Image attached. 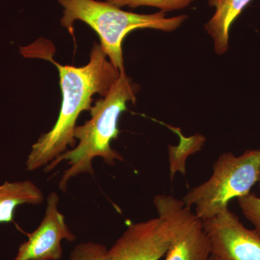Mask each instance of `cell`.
Wrapping results in <instances>:
<instances>
[{
    "mask_svg": "<svg viewBox=\"0 0 260 260\" xmlns=\"http://www.w3.org/2000/svg\"><path fill=\"white\" fill-rule=\"evenodd\" d=\"M153 204L159 218L167 221L174 233L165 260H210L209 238L203 220L190 208L182 200L167 194L156 195Z\"/></svg>",
    "mask_w": 260,
    "mask_h": 260,
    "instance_id": "5",
    "label": "cell"
},
{
    "mask_svg": "<svg viewBox=\"0 0 260 260\" xmlns=\"http://www.w3.org/2000/svg\"><path fill=\"white\" fill-rule=\"evenodd\" d=\"M105 2L119 8L127 6L135 9L139 7L148 6L158 8L160 11L167 13L184 9L194 3V0H106Z\"/></svg>",
    "mask_w": 260,
    "mask_h": 260,
    "instance_id": "11",
    "label": "cell"
},
{
    "mask_svg": "<svg viewBox=\"0 0 260 260\" xmlns=\"http://www.w3.org/2000/svg\"><path fill=\"white\" fill-rule=\"evenodd\" d=\"M210 260H217V259L213 255H211V256H210Z\"/></svg>",
    "mask_w": 260,
    "mask_h": 260,
    "instance_id": "14",
    "label": "cell"
},
{
    "mask_svg": "<svg viewBox=\"0 0 260 260\" xmlns=\"http://www.w3.org/2000/svg\"><path fill=\"white\" fill-rule=\"evenodd\" d=\"M42 191L32 181H5L0 184V223H11L19 205L42 204Z\"/></svg>",
    "mask_w": 260,
    "mask_h": 260,
    "instance_id": "10",
    "label": "cell"
},
{
    "mask_svg": "<svg viewBox=\"0 0 260 260\" xmlns=\"http://www.w3.org/2000/svg\"><path fill=\"white\" fill-rule=\"evenodd\" d=\"M173 239L172 229L159 217L132 223L107 249L104 260H160Z\"/></svg>",
    "mask_w": 260,
    "mask_h": 260,
    "instance_id": "6",
    "label": "cell"
},
{
    "mask_svg": "<svg viewBox=\"0 0 260 260\" xmlns=\"http://www.w3.org/2000/svg\"><path fill=\"white\" fill-rule=\"evenodd\" d=\"M140 86L126 74L120 72L119 78L107 95L99 99L90 109V119L81 126H77L74 138L79 141L71 150L44 167V172H51L61 162L67 161L69 168L63 172L59 188L67 191L68 183L73 178L83 174L93 175V160L102 158L109 166L116 160L124 161L122 155L112 148V141L118 138V121L128 102L135 103Z\"/></svg>",
    "mask_w": 260,
    "mask_h": 260,
    "instance_id": "2",
    "label": "cell"
},
{
    "mask_svg": "<svg viewBox=\"0 0 260 260\" xmlns=\"http://www.w3.org/2000/svg\"><path fill=\"white\" fill-rule=\"evenodd\" d=\"M59 198L51 192L47 198L45 213L28 239L20 244L13 260H60L63 250L61 241L74 242L76 235L70 230L64 215L59 210Z\"/></svg>",
    "mask_w": 260,
    "mask_h": 260,
    "instance_id": "8",
    "label": "cell"
},
{
    "mask_svg": "<svg viewBox=\"0 0 260 260\" xmlns=\"http://www.w3.org/2000/svg\"><path fill=\"white\" fill-rule=\"evenodd\" d=\"M258 182H259V186L260 188V170H259V181H258Z\"/></svg>",
    "mask_w": 260,
    "mask_h": 260,
    "instance_id": "15",
    "label": "cell"
},
{
    "mask_svg": "<svg viewBox=\"0 0 260 260\" xmlns=\"http://www.w3.org/2000/svg\"><path fill=\"white\" fill-rule=\"evenodd\" d=\"M203 223L217 260H260V236L229 209Z\"/></svg>",
    "mask_w": 260,
    "mask_h": 260,
    "instance_id": "7",
    "label": "cell"
},
{
    "mask_svg": "<svg viewBox=\"0 0 260 260\" xmlns=\"http://www.w3.org/2000/svg\"><path fill=\"white\" fill-rule=\"evenodd\" d=\"M237 200L244 216L254 225V232L260 236V197L249 193Z\"/></svg>",
    "mask_w": 260,
    "mask_h": 260,
    "instance_id": "12",
    "label": "cell"
},
{
    "mask_svg": "<svg viewBox=\"0 0 260 260\" xmlns=\"http://www.w3.org/2000/svg\"><path fill=\"white\" fill-rule=\"evenodd\" d=\"M259 170L260 150H247L239 156L231 152L222 154L214 162L210 179L181 200L186 206L194 207L202 220L213 218L229 209L231 200L250 193L259 181Z\"/></svg>",
    "mask_w": 260,
    "mask_h": 260,
    "instance_id": "4",
    "label": "cell"
},
{
    "mask_svg": "<svg viewBox=\"0 0 260 260\" xmlns=\"http://www.w3.org/2000/svg\"><path fill=\"white\" fill-rule=\"evenodd\" d=\"M43 56L52 61L59 71L62 101L54 125L32 145L25 162L29 172L45 167L65 153L68 147L74 148L75 129L80 114L90 110L95 94L101 97L107 95L120 75V71L108 59L101 44L95 42L89 62L80 68L61 65L53 60L51 56Z\"/></svg>",
    "mask_w": 260,
    "mask_h": 260,
    "instance_id": "1",
    "label": "cell"
},
{
    "mask_svg": "<svg viewBox=\"0 0 260 260\" xmlns=\"http://www.w3.org/2000/svg\"><path fill=\"white\" fill-rule=\"evenodd\" d=\"M107 248L101 243L82 242L75 246L69 260H104Z\"/></svg>",
    "mask_w": 260,
    "mask_h": 260,
    "instance_id": "13",
    "label": "cell"
},
{
    "mask_svg": "<svg viewBox=\"0 0 260 260\" xmlns=\"http://www.w3.org/2000/svg\"><path fill=\"white\" fill-rule=\"evenodd\" d=\"M63 7L60 23L73 34L74 23L84 22L99 35L103 51L116 69L124 71L122 43L124 38L137 29L150 28L172 32L184 23L187 15L167 18L166 13L138 14L124 11L107 3L96 0H57Z\"/></svg>",
    "mask_w": 260,
    "mask_h": 260,
    "instance_id": "3",
    "label": "cell"
},
{
    "mask_svg": "<svg viewBox=\"0 0 260 260\" xmlns=\"http://www.w3.org/2000/svg\"><path fill=\"white\" fill-rule=\"evenodd\" d=\"M251 0H208L215 13L205 25V30L213 39L214 50L218 55L225 54L229 47V30L234 20Z\"/></svg>",
    "mask_w": 260,
    "mask_h": 260,
    "instance_id": "9",
    "label": "cell"
}]
</instances>
